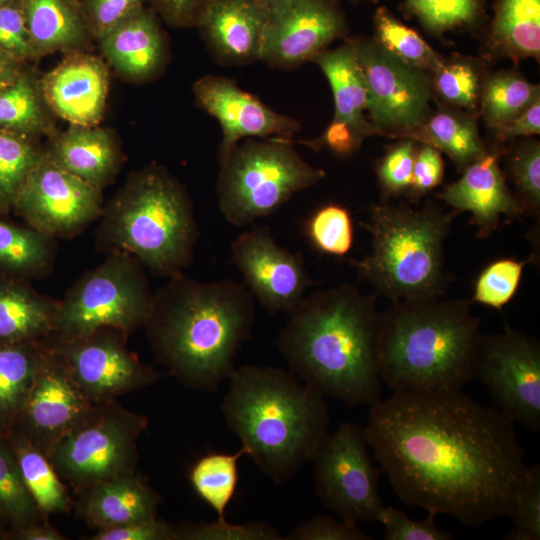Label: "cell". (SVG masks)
<instances>
[{
    "mask_svg": "<svg viewBox=\"0 0 540 540\" xmlns=\"http://www.w3.org/2000/svg\"><path fill=\"white\" fill-rule=\"evenodd\" d=\"M513 528L505 535L507 540L540 539V465L527 468L518 490L510 516Z\"/></svg>",
    "mask_w": 540,
    "mask_h": 540,
    "instance_id": "46",
    "label": "cell"
},
{
    "mask_svg": "<svg viewBox=\"0 0 540 540\" xmlns=\"http://www.w3.org/2000/svg\"><path fill=\"white\" fill-rule=\"evenodd\" d=\"M324 73L332 90L334 117L358 128L370 136L365 112L368 105V88L360 65L354 38L341 46L324 50L312 60Z\"/></svg>",
    "mask_w": 540,
    "mask_h": 540,
    "instance_id": "28",
    "label": "cell"
},
{
    "mask_svg": "<svg viewBox=\"0 0 540 540\" xmlns=\"http://www.w3.org/2000/svg\"><path fill=\"white\" fill-rule=\"evenodd\" d=\"M368 88L371 135L406 138L432 114L431 77L374 39L354 38Z\"/></svg>",
    "mask_w": 540,
    "mask_h": 540,
    "instance_id": "12",
    "label": "cell"
},
{
    "mask_svg": "<svg viewBox=\"0 0 540 540\" xmlns=\"http://www.w3.org/2000/svg\"><path fill=\"white\" fill-rule=\"evenodd\" d=\"M43 155L53 165L102 191L123 162L114 133L98 125H70L65 131H55Z\"/></svg>",
    "mask_w": 540,
    "mask_h": 540,
    "instance_id": "24",
    "label": "cell"
},
{
    "mask_svg": "<svg viewBox=\"0 0 540 540\" xmlns=\"http://www.w3.org/2000/svg\"><path fill=\"white\" fill-rule=\"evenodd\" d=\"M432 74V90L441 99L469 111L477 109L484 78L474 61L464 58L444 60Z\"/></svg>",
    "mask_w": 540,
    "mask_h": 540,
    "instance_id": "40",
    "label": "cell"
},
{
    "mask_svg": "<svg viewBox=\"0 0 540 540\" xmlns=\"http://www.w3.org/2000/svg\"><path fill=\"white\" fill-rule=\"evenodd\" d=\"M472 378L482 382L502 413L540 430V343L509 325L478 338Z\"/></svg>",
    "mask_w": 540,
    "mask_h": 540,
    "instance_id": "13",
    "label": "cell"
},
{
    "mask_svg": "<svg viewBox=\"0 0 540 540\" xmlns=\"http://www.w3.org/2000/svg\"><path fill=\"white\" fill-rule=\"evenodd\" d=\"M74 495L75 511L95 530L156 517L161 501L160 495L136 471L97 482Z\"/></svg>",
    "mask_w": 540,
    "mask_h": 540,
    "instance_id": "25",
    "label": "cell"
},
{
    "mask_svg": "<svg viewBox=\"0 0 540 540\" xmlns=\"http://www.w3.org/2000/svg\"><path fill=\"white\" fill-rule=\"evenodd\" d=\"M13 1H15V0H0V7L8 5V4L12 3Z\"/></svg>",
    "mask_w": 540,
    "mask_h": 540,
    "instance_id": "60",
    "label": "cell"
},
{
    "mask_svg": "<svg viewBox=\"0 0 540 540\" xmlns=\"http://www.w3.org/2000/svg\"><path fill=\"white\" fill-rule=\"evenodd\" d=\"M43 157L36 139L0 129V215L13 211L28 176Z\"/></svg>",
    "mask_w": 540,
    "mask_h": 540,
    "instance_id": "38",
    "label": "cell"
},
{
    "mask_svg": "<svg viewBox=\"0 0 540 540\" xmlns=\"http://www.w3.org/2000/svg\"><path fill=\"white\" fill-rule=\"evenodd\" d=\"M56 239L0 218V273L25 280L42 279L54 268Z\"/></svg>",
    "mask_w": 540,
    "mask_h": 540,
    "instance_id": "30",
    "label": "cell"
},
{
    "mask_svg": "<svg viewBox=\"0 0 540 540\" xmlns=\"http://www.w3.org/2000/svg\"><path fill=\"white\" fill-rule=\"evenodd\" d=\"M177 540H281L282 534L262 521L242 524L217 519L212 523L184 522L175 526Z\"/></svg>",
    "mask_w": 540,
    "mask_h": 540,
    "instance_id": "45",
    "label": "cell"
},
{
    "mask_svg": "<svg viewBox=\"0 0 540 540\" xmlns=\"http://www.w3.org/2000/svg\"><path fill=\"white\" fill-rule=\"evenodd\" d=\"M311 244L320 252L342 257L353 245V221L342 205L330 203L317 208L305 225Z\"/></svg>",
    "mask_w": 540,
    "mask_h": 540,
    "instance_id": "41",
    "label": "cell"
},
{
    "mask_svg": "<svg viewBox=\"0 0 540 540\" xmlns=\"http://www.w3.org/2000/svg\"><path fill=\"white\" fill-rule=\"evenodd\" d=\"M347 30L331 0H268V18L259 61L294 69L312 61Z\"/></svg>",
    "mask_w": 540,
    "mask_h": 540,
    "instance_id": "16",
    "label": "cell"
},
{
    "mask_svg": "<svg viewBox=\"0 0 540 540\" xmlns=\"http://www.w3.org/2000/svg\"><path fill=\"white\" fill-rule=\"evenodd\" d=\"M8 530L9 526L0 519V540H7L8 539Z\"/></svg>",
    "mask_w": 540,
    "mask_h": 540,
    "instance_id": "59",
    "label": "cell"
},
{
    "mask_svg": "<svg viewBox=\"0 0 540 540\" xmlns=\"http://www.w3.org/2000/svg\"><path fill=\"white\" fill-rule=\"evenodd\" d=\"M102 192L43 155L19 192L13 212L54 239H69L99 219L104 207Z\"/></svg>",
    "mask_w": 540,
    "mask_h": 540,
    "instance_id": "15",
    "label": "cell"
},
{
    "mask_svg": "<svg viewBox=\"0 0 540 540\" xmlns=\"http://www.w3.org/2000/svg\"><path fill=\"white\" fill-rule=\"evenodd\" d=\"M192 91L196 105L221 127L219 163L245 138L293 141L301 129L299 121L273 110L232 79L205 75L193 83Z\"/></svg>",
    "mask_w": 540,
    "mask_h": 540,
    "instance_id": "19",
    "label": "cell"
},
{
    "mask_svg": "<svg viewBox=\"0 0 540 540\" xmlns=\"http://www.w3.org/2000/svg\"><path fill=\"white\" fill-rule=\"evenodd\" d=\"M254 298L244 284L201 282L183 273L153 294L143 328L158 363L184 386L216 392L251 337Z\"/></svg>",
    "mask_w": 540,
    "mask_h": 540,
    "instance_id": "3",
    "label": "cell"
},
{
    "mask_svg": "<svg viewBox=\"0 0 540 540\" xmlns=\"http://www.w3.org/2000/svg\"><path fill=\"white\" fill-rule=\"evenodd\" d=\"M7 438L22 479L39 509L48 516L70 513L74 500L68 486L60 479L48 457L15 430H12Z\"/></svg>",
    "mask_w": 540,
    "mask_h": 540,
    "instance_id": "33",
    "label": "cell"
},
{
    "mask_svg": "<svg viewBox=\"0 0 540 540\" xmlns=\"http://www.w3.org/2000/svg\"><path fill=\"white\" fill-rule=\"evenodd\" d=\"M434 514L428 513L421 520L413 519L394 507L383 506L377 522L384 526L385 540H451L449 532L441 530L434 523Z\"/></svg>",
    "mask_w": 540,
    "mask_h": 540,
    "instance_id": "48",
    "label": "cell"
},
{
    "mask_svg": "<svg viewBox=\"0 0 540 540\" xmlns=\"http://www.w3.org/2000/svg\"><path fill=\"white\" fill-rule=\"evenodd\" d=\"M415 141L401 138L392 145L377 166V176L386 196H398L410 191L416 155Z\"/></svg>",
    "mask_w": 540,
    "mask_h": 540,
    "instance_id": "47",
    "label": "cell"
},
{
    "mask_svg": "<svg viewBox=\"0 0 540 540\" xmlns=\"http://www.w3.org/2000/svg\"><path fill=\"white\" fill-rule=\"evenodd\" d=\"M284 539L287 540H370L355 522L337 521L328 515H317L301 523Z\"/></svg>",
    "mask_w": 540,
    "mask_h": 540,
    "instance_id": "51",
    "label": "cell"
},
{
    "mask_svg": "<svg viewBox=\"0 0 540 540\" xmlns=\"http://www.w3.org/2000/svg\"><path fill=\"white\" fill-rule=\"evenodd\" d=\"M268 18L266 0H209L195 27L221 65L259 61Z\"/></svg>",
    "mask_w": 540,
    "mask_h": 540,
    "instance_id": "21",
    "label": "cell"
},
{
    "mask_svg": "<svg viewBox=\"0 0 540 540\" xmlns=\"http://www.w3.org/2000/svg\"><path fill=\"white\" fill-rule=\"evenodd\" d=\"M406 138L444 152L461 170L487 152L475 119L448 109L432 112L428 119Z\"/></svg>",
    "mask_w": 540,
    "mask_h": 540,
    "instance_id": "32",
    "label": "cell"
},
{
    "mask_svg": "<svg viewBox=\"0 0 540 540\" xmlns=\"http://www.w3.org/2000/svg\"><path fill=\"white\" fill-rule=\"evenodd\" d=\"M531 260L503 258L487 265L477 277L472 300L501 310L515 295L523 269Z\"/></svg>",
    "mask_w": 540,
    "mask_h": 540,
    "instance_id": "44",
    "label": "cell"
},
{
    "mask_svg": "<svg viewBox=\"0 0 540 540\" xmlns=\"http://www.w3.org/2000/svg\"><path fill=\"white\" fill-rule=\"evenodd\" d=\"M42 95L54 115L71 125L94 126L103 118L109 90L106 63L84 51L67 53L39 78Z\"/></svg>",
    "mask_w": 540,
    "mask_h": 540,
    "instance_id": "20",
    "label": "cell"
},
{
    "mask_svg": "<svg viewBox=\"0 0 540 540\" xmlns=\"http://www.w3.org/2000/svg\"><path fill=\"white\" fill-rule=\"evenodd\" d=\"M142 267L127 253L108 254L58 300L49 336L73 339L103 327L130 335L142 328L153 300Z\"/></svg>",
    "mask_w": 540,
    "mask_h": 540,
    "instance_id": "9",
    "label": "cell"
},
{
    "mask_svg": "<svg viewBox=\"0 0 540 540\" xmlns=\"http://www.w3.org/2000/svg\"><path fill=\"white\" fill-rule=\"evenodd\" d=\"M368 448L364 427L345 421L326 434L311 459L318 498L341 519L357 524L376 521L384 506L378 491L381 470Z\"/></svg>",
    "mask_w": 540,
    "mask_h": 540,
    "instance_id": "11",
    "label": "cell"
},
{
    "mask_svg": "<svg viewBox=\"0 0 540 540\" xmlns=\"http://www.w3.org/2000/svg\"><path fill=\"white\" fill-rule=\"evenodd\" d=\"M0 49L24 63L39 58L25 24L20 0L0 7Z\"/></svg>",
    "mask_w": 540,
    "mask_h": 540,
    "instance_id": "49",
    "label": "cell"
},
{
    "mask_svg": "<svg viewBox=\"0 0 540 540\" xmlns=\"http://www.w3.org/2000/svg\"><path fill=\"white\" fill-rule=\"evenodd\" d=\"M538 99V85L530 83L518 72L500 71L483 80L480 113L493 129L518 116Z\"/></svg>",
    "mask_w": 540,
    "mask_h": 540,
    "instance_id": "35",
    "label": "cell"
},
{
    "mask_svg": "<svg viewBox=\"0 0 540 540\" xmlns=\"http://www.w3.org/2000/svg\"><path fill=\"white\" fill-rule=\"evenodd\" d=\"M219 164V209L237 227L272 214L326 176L300 156L292 141L282 139L242 140Z\"/></svg>",
    "mask_w": 540,
    "mask_h": 540,
    "instance_id": "8",
    "label": "cell"
},
{
    "mask_svg": "<svg viewBox=\"0 0 540 540\" xmlns=\"http://www.w3.org/2000/svg\"><path fill=\"white\" fill-rule=\"evenodd\" d=\"M58 300L0 273V343L39 342L53 332Z\"/></svg>",
    "mask_w": 540,
    "mask_h": 540,
    "instance_id": "27",
    "label": "cell"
},
{
    "mask_svg": "<svg viewBox=\"0 0 540 540\" xmlns=\"http://www.w3.org/2000/svg\"><path fill=\"white\" fill-rule=\"evenodd\" d=\"M26 65L0 49V91L17 78Z\"/></svg>",
    "mask_w": 540,
    "mask_h": 540,
    "instance_id": "58",
    "label": "cell"
},
{
    "mask_svg": "<svg viewBox=\"0 0 540 540\" xmlns=\"http://www.w3.org/2000/svg\"><path fill=\"white\" fill-rule=\"evenodd\" d=\"M499 143L514 140L518 137L540 133V99L536 100L525 111L492 129Z\"/></svg>",
    "mask_w": 540,
    "mask_h": 540,
    "instance_id": "56",
    "label": "cell"
},
{
    "mask_svg": "<svg viewBox=\"0 0 540 540\" xmlns=\"http://www.w3.org/2000/svg\"><path fill=\"white\" fill-rule=\"evenodd\" d=\"M38 55L84 51L92 37L81 0H20ZM93 38V37H92Z\"/></svg>",
    "mask_w": 540,
    "mask_h": 540,
    "instance_id": "26",
    "label": "cell"
},
{
    "mask_svg": "<svg viewBox=\"0 0 540 540\" xmlns=\"http://www.w3.org/2000/svg\"><path fill=\"white\" fill-rule=\"evenodd\" d=\"M199 228L184 185L156 163L130 173L103 207L96 249L133 256L152 274L172 277L193 261Z\"/></svg>",
    "mask_w": 540,
    "mask_h": 540,
    "instance_id": "6",
    "label": "cell"
},
{
    "mask_svg": "<svg viewBox=\"0 0 540 540\" xmlns=\"http://www.w3.org/2000/svg\"><path fill=\"white\" fill-rule=\"evenodd\" d=\"M244 286L269 313L290 314L312 285L303 257L279 245L266 226H253L231 244Z\"/></svg>",
    "mask_w": 540,
    "mask_h": 540,
    "instance_id": "17",
    "label": "cell"
},
{
    "mask_svg": "<svg viewBox=\"0 0 540 540\" xmlns=\"http://www.w3.org/2000/svg\"><path fill=\"white\" fill-rule=\"evenodd\" d=\"M471 301L442 297L400 300L381 313L382 383L393 391L463 388L472 378L480 319Z\"/></svg>",
    "mask_w": 540,
    "mask_h": 540,
    "instance_id": "5",
    "label": "cell"
},
{
    "mask_svg": "<svg viewBox=\"0 0 540 540\" xmlns=\"http://www.w3.org/2000/svg\"><path fill=\"white\" fill-rule=\"evenodd\" d=\"M247 455L245 448L235 453L211 452L198 458L189 471V481L195 493L207 504L218 519L235 495L239 480V459Z\"/></svg>",
    "mask_w": 540,
    "mask_h": 540,
    "instance_id": "36",
    "label": "cell"
},
{
    "mask_svg": "<svg viewBox=\"0 0 540 540\" xmlns=\"http://www.w3.org/2000/svg\"><path fill=\"white\" fill-rule=\"evenodd\" d=\"M500 152L487 151L463 170L461 178L440 194L458 214L470 212L477 236L489 237L499 226L501 216L507 221L520 220L522 213L514 193L508 187L499 165Z\"/></svg>",
    "mask_w": 540,
    "mask_h": 540,
    "instance_id": "22",
    "label": "cell"
},
{
    "mask_svg": "<svg viewBox=\"0 0 540 540\" xmlns=\"http://www.w3.org/2000/svg\"><path fill=\"white\" fill-rule=\"evenodd\" d=\"M147 426L145 415L125 409L116 400L93 404L48 459L76 494L97 482L135 472L137 440Z\"/></svg>",
    "mask_w": 540,
    "mask_h": 540,
    "instance_id": "10",
    "label": "cell"
},
{
    "mask_svg": "<svg viewBox=\"0 0 540 540\" xmlns=\"http://www.w3.org/2000/svg\"><path fill=\"white\" fill-rule=\"evenodd\" d=\"M377 297L348 283L306 295L277 338L289 370L325 398L353 407L379 401Z\"/></svg>",
    "mask_w": 540,
    "mask_h": 540,
    "instance_id": "2",
    "label": "cell"
},
{
    "mask_svg": "<svg viewBox=\"0 0 540 540\" xmlns=\"http://www.w3.org/2000/svg\"><path fill=\"white\" fill-rule=\"evenodd\" d=\"M487 45L496 57L538 60L540 0H495Z\"/></svg>",
    "mask_w": 540,
    "mask_h": 540,
    "instance_id": "29",
    "label": "cell"
},
{
    "mask_svg": "<svg viewBox=\"0 0 540 540\" xmlns=\"http://www.w3.org/2000/svg\"><path fill=\"white\" fill-rule=\"evenodd\" d=\"M508 172L516 189L514 194L522 216L540 214V145L528 141L510 149L507 155Z\"/></svg>",
    "mask_w": 540,
    "mask_h": 540,
    "instance_id": "42",
    "label": "cell"
},
{
    "mask_svg": "<svg viewBox=\"0 0 540 540\" xmlns=\"http://www.w3.org/2000/svg\"><path fill=\"white\" fill-rule=\"evenodd\" d=\"M0 519L9 531L45 522L44 514L30 495L7 436L0 435ZM8 531V532H9Z\"/></svg>",
    "mask_w": 540,
    "mask_h": 540,
    "instance_id": "37",
    "label": "cell"
},
{
    "mask_svg": "<svg viewBox=\"0 0 540 540\" xmlns=\"http://www.w3.org/2000/svg\"><path fill=\"white\" fill-rule=\"evenodd\" d=\"M221 411L257 468L279 484L291 478L328 433L325 397L280 367L236 368Z\"/></svg>",
    "mask_w": 540,
    "mask_h": 540,
    "instance_id": "4",
    "label": "cell"
},
{
    "mask_svg": "<svg viewBox=\"0 0 540 540\" xmlns=\"http://www.w3.org/2000/svg\"><path fill=\"white\" fill-rule=\"evenodd\" d=\"M92 405L60 358L39 341L34 382L12 430L49 457Z\"/></svg>",
    "mask_w": 540,
    "mask_h": 540,
    "instance_id": "18",
    "label": "cell"
},
{
    "mask_svg": "<svg viewBox=\"0 0 540 540\" xmlns=\"http://www.w3.org/2000/svg\"><path fill=\"white\" fill-rule=\"evenodd\" d=\"M39 342L0 343V435L7 436L32 388Z\"/></svg>",
    "mask_w": 540,
    "mask_h": 540,
    "instance_id": "34",
    "label": "cell"
},
{
    "mask_svg": "<svg viewBox=\"0 0 540 540\" xmlns=\"http://www.w3.org/2000/svg\"><path fill=\"white\" fill-rule=\"evenodd\" d=\"M147 0H81L84 13L94 39L132 16Z\"/></svg>",
    "mask_w": 540,
    "mask_h": 540,
    "instance_id": "50",
    "label": "cell"
},
{
    "mask_svg": "<svg viewBox=\"0 0 540 540\" xmlns=\"http://www.w3.org/2000/svg\"><path fill=\"white\" fill-rule=\"evenodd\" d=\"M374 40L404 62L431 74L445 60L416 31L398 20L387 8L374 16Z\"/></svg>",
    "mask_w": 540,
    "mask_h": 540,
    "instance_id": "39",
    "label": "cell"
},
{
    "mask_svg": "<svg viewBox=\"0 0 540 540\" xmlns=\"http://www.w3.org/2000/svg\"><path fill=\"white\" fill-rule=\"evenodd\" d=\"M66 537L49 520L21 529L10 530L8 540H65Z\"/></svg>",
    "mask_w": 540,
    "mask_h": 540,
    "instance_id": "57",
    "label": "cell"
},
{
    "mask_svg": "<svg viewBox=\"0 0 540 540\" xmlns=\"http://www.w3.org/2000/svg\"><path fill=\"white\" fill-rule=\"evenodd\" d=\"M97 41L107 63L134 83L156 78L169 59L166 36L152 7H142Z\"/></svg>",
    "mask_w": 540,
    "mask_h": 540,
    "instance_id": "23",
    "label": "cell"
},
{
    "mask_svg": "<svg viewBox=\"0 0 540 540\" xmlns=\"http://www.w3.org/2000/svg\"><path fill=\"white\" fill-rule=\"evenodd\" d=\"M266 1H268V0H266Z\"/></svg>",
    "mask_w": 540,
    "mask_h": 540,
    "instance_id": "61",
    "label": "cell"
},
{
    "mask_svg": "<svg viewBox=\"0 0 540 540\" xmlns=\"http://www.w3.org/2000/svg\"><path fill=\"white\" fill-rule=\"evenodd\" d=\"M39 78L27 65L0 91V129L37 139L56 130ZM54 115V114H53Z\"/></svg>",
    "mask_w": 540,
    "mask_h": 540,
    "instance_id": "31",
    "label": "cell"
},
{
    "mask_svg": "<svg viewBox=\"0 0 540 540\" xmlns=\"http://www.w3.org/2000/svg\"><path fill=\"white\" fill-rule=\"evenodd\" d=\"M365 137L351 123L333 118L319 137L311 140H293L292 142L305 145L315 151L327 148L338 156L347 157L360 148Z\"/></svg>",
    "mask_w": 540,
    "mask_h": 540,
    "instance_id": "52",
    "label": "cell"
},
{
    "mask_svg": "<svg viewBox=\"0 0 540 540\" xmlns=\"http://www.w3.org/2000/svg\"><path fill=\"white\" fill-rule=\"evenodd\" d=\"M407 10L431 33L473 24L482 13L481 0H404Z\"/></svg>",
    "mask_w": 540,
    "mask_h": 540,
    "instance_id": "43",
    "label": "cell"
},
{
    "mask_svg": "<svg viewBox=\"0 0 540 540\" xmlns=\"http://www.w3.org/2000/svg\"><path fill=\"white\" fill-rule=\"evenodd\" d=\"M90 540H177L175 526L157 516L122 526L97 530Z\"/></svg>",
    "mask_w": 540,
    "mask_h": 540,
    "instance_id": "54",
    "label": "cell"
},
{
    "mask_svg": "<svg viewBox=\"0 0 540 540\" xmlns=\"http://www.w3.org/2000/svg\"><path fill=\"white\" fill-rule=\"evenodd\" d=\"M369 408V448L403 503L469 526L510 516L528 467L499 409L451 387L393 391Z\"/></svg>",
    "mask_w": 540,
    "mask_h": 540,
    "instance_id": "1",
    "label": "cell"
},
{
    "mask_svg": "<svg viewBox=\"0 0 540 540\" xmlns=\"http://www.w3.org/2000/svg\"><path fill=\"white\" fill-rule=\"evenodd\" d=\"M164 21L175 28L195 27L209 0H147Z\"/></svg>",
    "mask_w": 540,
    "mask_h": 540,
    "instance_id": "55",
    "label": "cell"
},
{
    "mask_svg": "<svg viewBox=\"0 0 540 540\" xmlns=\"http://www.w3.org/2000/svg\"><path fill=\"white\" fill-rule=\"evenodd\" d=\"M128 337L122 330L103 327L73 339L48 336L40 342L60 358L87 399L99 404L147 387L162 377L128 349Z\"/></svg>",
    "mask_w": 540,
    "mask_h": 540,
    "instance_id": "14",
    "label": "cell"
},
{
    "mask_svg": "<svg viewBox=\"0 0 540 540\" xmlns=\"http://www.w3.org/2000/svg\"><path fill=\"white\" fill-rule=\"evenodd\" d=\"M444 163L440 151L422 144L416 150L411 188L408 193L412 201H417L442 181Z\"/></svg>",
    "mask_w": 540,
    "mask_h": 540,
    "instance_id": "53",
    "label": "cell"
},
{
    "mask_svg": "<svg viewBox=\"0 0 540 540\" xmlns=\"http://www.w3.org/2000/svg\"><path fill=\"white\" fill-rule=\"evenodd\" d=\"M458 213L428 202L416 210L404 202L381 201L361 222L371 252L351 260L359 277L392 302L442 297L449 284L444 244Z\"/></svg>",
    "mask_w": 540,
    "mask_h": 540,
    "instance_id": "7",
    "label": "cell"
}]
</instances>
